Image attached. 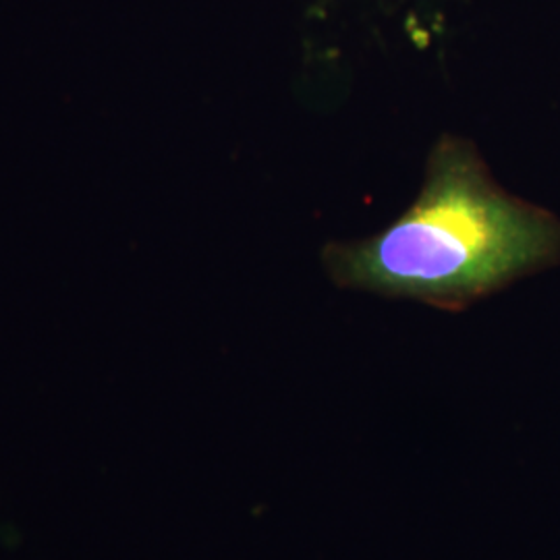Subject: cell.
<instances>
[{"mask_svg":"<svg viewBox=\"0 0 560 560\" xmlns=\"http://www.w3.org/2000/svg\"><path fill=\"white\" fill-rule=\"evenodd\" d=\"M560 258V221L492 179L474 141L441 136L416 201L381 233L332 241L322 264L340 289L460 312Z\"/></svg>","mask_w":560,"mask_h":560,"instance_id":"1","label":"cell"}]
</instances>
